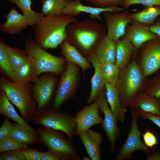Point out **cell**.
I'll use <instances>...</instances> for the list:
<instances>
[{"label":"cell","mask_w":160,"mask_h":160,"mask_svg":"<svg viewBox=\"0 0 160 160\" xmlns=\"http://www.w3.org/2000/svg\"><path fill=\"white\" fill-rule=\"evenodd\" d=\"M6 21L0 25V31L10 34L20 33L25 29L30 23L26 17L12 7L5 16Z\"/></svg>","instance_id":"20"},{"label":"cell","mask_w":160,"mask_h":160,"mask_svg":"<svg viewBox=\"0 0 160 160\" xmlns=\"http://www.w3.org/2000/svg\"><path fill=\"white\" fill-rule=\"evenodd\" d=\"M15 82L22 85L34 83L38 76L32 63L29 60L14 70Z\"/></svg>","instance_id":"26"},{"label":"cell","mask_w":160,"mask_h":160,"mask_svg":"<svg viewBox=\"0 0 160 160\" xmlns=\"http://www.w3.org/2000/svg\"><path fill=\"white\" fill-rule=\"evenodd\" d=\"M96 100L100 110L104 114L102 126L109 141L111 153H114L116 152V143L120 136L121 132L117 125V121L108 106L105 96V86Z\"/></svg>","instance_id":"12"},{"label":"cell","mask_w":160,"mask_h":160,"mask_svg":"<svg viewBox=\"0 0 160 160\" xmlns=\"http://www.w3.org/2000/svg\"><path fill=\"white\" fill-rule=\"evenodd\" d=\"M149 80H147L143 92L158 99L160 98V73Z\"/></svg>","instance_id":"34"},{"label":"cell","mask_w":160,"mask_h":160,"mask_svg":"<svg viewBox=\"0 0 160 160\" xmlns=\"http://www.w3.org/2000/svg\"><path fill=\"white\" fill-rule=\"evenodd\" d=\"M0 160H25L21 150L4 151L0 153Z\"/></svg>","instance_id":"36"},{"label":"cell","mask_w":160,"mask_h":160,"mask_svg":"<svg viewBox=\"0 0 160 160\" xmlns=\"http://www.w3.org/2000/svg\"><path fill=\"white\" fill-rule=\"evenodd\" d=\"M135 56L127 65L121 69L115 85L121 101L125 107L132 106L136 95L143 92L147 80Z\"/></svg>","instance_id":"3"},{"label":"cell","mask_w":160,"mask_h":160,"mask_svg":"<svg viewBox=\"0 0 160 160\" xmlns=\"http://www.w3.org/2000/svg\"><path fill=\"white\" fill-rule=\"evenodd\" d=\"M126 10L123 7L112 6L106 8L94 7L83 4L81 0H70L63 10L62 14L73 17L78 16L81 12L89 14L93 19L101 20L100 14L105 12L122 11Z\"/></svg>","instance_id":"15"},{"label":"cell","mask_w":160,"mask_h":160,"mask_svg":"<svg viewBox=\"0 0 160 160\" xmlns=\"http://www.w3.org/2000/svg\"><path fill=\"white\" fill-rule=\"evenodd\" d=\"M105 87L106 100L117 122H123L127 110L121 101L115 85L105 83Z\"/></svg>","instance_id":"23"},{"label":"cell","mask_w":160,"mask_h":160,"mask_svg":"<svg viewBox=\"0 0 160 160\" xmlns=\"http://www.w3.org/2000/svg\"><path fill=\"white\" fill-rule=\"evenodd\" d=\"M146 160H160V151H154L151 154H146Z\"/></svg>","instance_id":"45"},{"label":"cell","mask_w":160,"mask_h":160,"mask_svg":"<svg viewBox=\"0 0 160 160\" xmlns=\"http://www.w3.org/2000/svg\"><path fill=\"white\" fill-rule=\"evenodd\" d=\"M24 47L38 76L46 72L52 73L57 76L61 74L64 64L67 62L64 57L54 56L48 52L37 45L33 39H27Z\"/></svg>","instance_id":"6"},{"label":"cell","mask_w":160,"mask_h":160,"mask_svg":"<svg viewBox=\"0 0 160 160\" xmlns=\"http://www.w3.org/2000/svg\"><path fill=\"white\" fill-rule=\"evenodd\" d=\"M42 160H60L57 156L49 150L47 151L40 152Z\"/></svg>","instance_id":"43"},{"label":"cell","mask_w":160,"mask_h":160,"mask_svg":"<svg viewBox=\"0 0 160 160\" xmlns=\"http://www.w3.org/2000/svg\"><path fill=\"white\" fill-rule=\"evenodd\" d=\"M10 102L5 92L0 89V114L19 124L25 129L37 137L36 129L29 125L18 114Z\"/></svg>","instance_id":"21"},{"label":"cell","mask_w":160,"mask_h":160,"mask_svg":"<svg viewBox=\"0 0 160 160\" xmlns=\"http://www.w3.org/2000/svg\"><path fill=\"white\" fill-rule=\"evenodd\" d=\"M86 58L95 70L91 81V92L87 100V105H89L97 100L106 82L102 72L100 63L94 53L88 55Z\"/></svg>","instance_id":"18"},{"label":"cell","mask_w":160,"mask_h":160,"mask_svg":"<svg viewBox=\"0 0 160 160\" xmlns=\"http://www.w3.org/2000/svg\"><path fill=\"white\" fill-rule=\"evenodd\" d=\"M116 64L121 69L132 60L136 50L126 36L121 37L116 41Z\"/></svg>","instance_id":"22"},{"label":"cell","mask_w":160,"mask_h":160,"mask_svg":"<svg viewBox=\"0 0 160 160\" xmlns=\"http://www.w3.org/2000/svg\"><path fill=\"white\" fill-rule=\"evenodd\" d=\"M160 15V6L146 7L142 10L130 13L131 19L142 23L150 25L155 22L156 18Z\"/></svg>","instance_id":"27"},{"label":"cell","mask_w":160,"mask_h":160,"mask_svg":"<svg viewBox=\"0 0 160 160\" xmlns=\"http://www.w3.org/2000/svg\"><path fill=\"white\" fill-rule=\"evenodd\" d=\"M132 121L130 129L128 136L121 148L116 160H124L129 158L132 153L136 151L140 150L146 154L149 153V150L141 139V134L138 127L137 120L138 117L136 115L132 108Z\"/></svg>","instance_id":"11"},{"label":"cell","mask_w":160,"mask_h":160,"mask_svg":"<svg viewBox=\"0 0 160 160\" xmlns=\"http://www.w3.org/2000/svg\"><path fill=\"white\" fill-rule=\"evenodd\" d=\"M141 116L145 119H148L151 121L160 128V116L145 113H143Z\"/></svg>","instance_id":"42"},{"label":"cell","mask_w":160,"mask_h":160,"mask_svg":"<svg viewBox=\"0 0 160 160\" xmlns=\"http://www.w3.org/2000/svg\"><path fill=\"white\" fill-rule=\"evenodd\" d=\"M31 83L22 85L4 77L0 78V88L9 101L18 108L20 116L28 123L37 111V103L33 95Z\"/></svg>","instance_id":"4"},{"label":"cell","mask_w":160,"mask_h":160,"mask_svg":"<svg viewBox=\"0 0 160 160\" xmlns=\"http://www.w3.org/2000/svg\"><path fill=\"white\" fill-rule=\"evenodd\" d=\"M77 21L74 17L63 14L44 16L33 27V40L45 50L56 49L66 40L67 26Z\"/></svg>","instance_id":"2"},{"label":"cell","mask_w":160,"mask_h":160,"mask_svg":"<svg viewBox=\"0 0 160 160\" xmlns=\"http://www.w3.org/2000/svg\"><path fill=\"white\" fill-rule=\"evenodd\" d=\"M21 150L25 160H42L40 152L35 149L27 147Z\"/></svg>","instance_id":"41"},{"label":"cell","mask_w":160,"mask_h":160,"mask_svg":"<svg viewBox=\"0 0 160 160\" xmlns=\"http://www.w3.org/2000/svg\"><path fill=\"white\" fill-rule=\"evenodd\" d=\"M100 64L102 72L106 83L115 85L119 77L120 69L116 63Z\"/></svg>","instance_id":"33"},{"label":"cell","mask_w":160,"mask_h":160,"mask_svg":"<svg viewBox=\"0 0 160 160\" xmlns=\"http://www.w3.org/2000/svg\"><path fill=\"white\" fill-rule=\"evenodd\" d=\"M97 7L122 6L124 0H86Z\"/></svg>","instance_id":"38"},{"label":"cell","mask_w":160,"mask_h":160,"mask_svg":"<svg viewBox=\"0 0 160 160\" xmlns=\"http://www.w3.org/2000/svg\"><path fill=\"white\" fill-rule=\"evenodd\" d=\"M12 124L8 118L4 117L3 123L0 128V141L10 136Z\"/></svg>","instance_id":"40"},{"label":"cell","mask_w":160,"mask_h":160,"mask_svg":"<svg viewBox=\"0 0 160 160\" xmlns=\"http://www.w3.org/2000/svg\"><path fill=\"white\" fill-rule=\"evenodd\" d=\"M31 121L34 124L62 131L72 140L75 135L76 127L75 117L65 111L49 107L37 111Z\"/></svg>","instance_id":"7"},{"label":"cell","mask_w":160,"mask_h":160,"mask_svg":"<svg viewBox=\"0 0 160 160\" xmlns=\"http://www.w3.org/2000/svg\"><path fill=\"white\" fill-rule=\"evenodd\" d=\"M106 33L105 25L93 19H86L67 26L66 40L86 57L94 53L96 46Z\"/></svg>","instance_id":"1"},{"label":"cell","mask_w":160,"mask_h":160,"mask_svg":"<svg viewBox=\"0 0 160 160\" xmlns=\"http://www.w3.org/2000/svg\"><path fill=\"white\" fill-rule=\"evenodd\" d=\"M99 110V105L96 100L76 113L75 117L76 127L75 135L79 136L91 127L103 123L104 119L100 115Z\"/></svg>","instance_id":"14"},{"label":"cell","mask_w":160,"mask_h":160,"mask_svg":"<svg viewBox=\"0 0 160 160\" xmlns=\"http://www.w3.org/2000/svg\"><path fill=\"white\" fill-rule=\"evenodd\" d=\"M91 158H90V157L87 156H84L83 158V160H90L91 159H90Z\"/></svg>","instance_id":"46"},{"label":"cell","mask_w":160,"mask_h":160,"mask_svg":"<svg viewBox=\"0 0 160 160\" xmlns=\"http://www.w3.org/2000/svg\"><path fill=\"white\" fill-rule=\"evenodd\" d=\"M135 60L145 77L160 69V36L144 43L136 51Z\"/></svg>","instance_id":"9"},{"label":"cell","mask_w":160,"mask_h":160,"mask_svg":"<svg viewBox=\"0 0 160 160\" xmlns=\"http://www.w3.org/2000/svg\"><path fill=\"white\" fill-rule=\"evenodd\" d=\"M142 135L145 145L151 149L156 145L158 140L156 136L151 130L145 131Z\"/></svg>","instance_id":"39"},{"label":"cell","mask_w":160,"mask_h":160,"mask_svg":"<svg viewBox=\"0 0 160 160\" xmlns=\"http://www.w3.org/2000/svg\"><path fill=\"white\" fill-rule=\"evenodd\" d=\"M78 136L91 159L101 160L100 145L103 140L102 133L89 129Z\"/></svg>","instance_id":"19"},{"label":"cell","mask_w":160,"mask_h":160,"mask_svg":"<svg viewBox=\"0 0 160 160\" xmlns=\"http://www.w3.org/2000/svg\"><path fill=\"white\" fill-rule=\"evenodd\" d=\"M131 108L138 117L145 113L160 116V105L158 99L143 92L136 95Z\"/></svg>","instance_id":"17"},{"label":"cell","mask_w":160,"mask_h":160,"mask_svg":"<svg viewBox=\"0 0 160 160\" xmlns=\"http://www.w3.org/2000/svg\"><path fill=\"white\" fill-rule=\"evenodd\" d=\"M137 50L144 43L159 36L152 32L149 26L132 20L126 26L125 35Z\"/></svg>","instance_id":"16"},{"label":"cell","mask_w":160,"mask_h":160,"mask_svg":"<svg viewBox=\"0 0 160 160\" xmlns=\"http://www.w3.org/2000/svg\"><path fill=\"white\" fill-rule=\"evenodd\" d=\"M70 0H41L42 13L44 16L62 14Z\"/></svg>","instance_id":"32"},{"label":"cell","mask_w":160,"mask_h":160,"mask_svg":"<svg viewBox=\"0 0 160 160\" xmlns=\"http://www.w3.org/2000/svg\"><path fill=\"white\" fill-rule=\"evenodd\" d=\"M7 44L1 38L0 40V69L1 73L6 79L14 82V73L8 58Z\"/></svg>","instance_id":"29"},{"label":"cell","mask_w":160,"mask_h":160,"mask_svg":"<svg viewBox=\"0 0 160 160\" xmlns=\"http://www.w3.org/2000/svg\"><path fill=\"white\" fill-rule=\"evenodd\" d=\"M130 15V13L126 10L103 13L107 36L116 41L124 36L126 26L132 20Z\"/></svg>","instance_id":"13"},{"label":"cell","mask_w":160,"mask_h":160,"mask_svg":"<svg viewBox=\"0 0 160 160\" xmlns=\"http://www.w3.org/2000/svg\"><path fill=\"white\" fill-rule=\"evenodd\" d=\"M158 100L159 102V103L160 105V98L158 99Z\"/></svg>","instance_id":"47"},{"label":"cell","mask_w":160,"mask_h":160,"mask_svg":"<svg viewBox=\"0 0 160 160\" xmlns=\"http://www.w3.org/2000/svg\"><path fill=\"white\" fill-rule=\"evenodd\" d=\"M10 136L27 146L35 144L39 141L37 137L16 122L12 124Z\"/></svg>","instance_id":"30"},{"label":"cell","mask_w":160,"mask_h":160,"mask_svg":"<svg viewBox=\"0 0 160 160\" xmlns=\"http://www.w3.org/2000/svg\"><path fill=\"white\" fill-rule=\"evenodd\" d=\"M116 41L106 35L98 44L94 54L100 63H116Z\"/></svg>","instance_id":"24"},{"label":"cell","mask_w":160,"mask_h":160,"mask_svg":"<svg viewBox=\"0 0 160 160\" xmlns=\"http://www.w3.org/2000/svg\"><path fill=\"white\" fill-rule=\"evenodd\" d=\"M7 50L11 67L13 71L29 60L28 55L25 49L12 47L7 45Z\"/></svg>","instance_id":"31"},{"label":"cell","mask_w":160,"mask_h":160,"mask_svg":"<svg viewBox=\"0 0 160 160\" xmlns=\"http://www.w3.org/2000/svg\"><path fill=\"white\" fill-rule=\"evenodd\" d=\"M59 83L51 108L59 109L61 106L74 96L79 79V66L66 62L60 74Z\"/></svg>","instance_id":"8"},{"label":"cell","mask_w":160,"mask_h":160,"mask_svg":"<svg viewBox=\"0 0 160 160\" xmlns=\"http://www.w3.org/2000/svg\"><path fill=\"white\" fill-rule=\"evenodd\" d=\"M60 46L61 50L60 54L65 57L67 62L77 64L81 68L84 73L86 71L91 68L92 65L87 58L66 40L63 41Z\"/></svg>","instance_id":"25"},{"label":"cell","mask_w":160,"mask_h":160,"mask_svg":"<svg viewBox=\"0 0 160 160\" xmlns=\"http://www.w3.org/2000/svg\"><path fill=\"white\" fill-rule=\"evenodd\" d=\"M16 4L23 12V15L29 22L30 26L33 27L34 25L44 15L42 13L36 12L31 8V0H7Z\"/></svg>","instance_id":"28"},{"label":"cell","mask_w":160,"mask_h":160,"mask_svg":"<svg viewBox=\"0 0 160 160\" xmlns=\"http://www.w3.org/2000/svg\"><path fill=\"white\" fill-rule=\"evenodd\" d=\"M39 142L44 144L60 160H79L72 140L62 131L44 127L35 129Z\"/></svg>","instance_id":"5"},{"label":"cell","mask_w":160,"mask_h":160,"mask_svg":"<svg viewBox=\"0 0 160 160\" xmlns=\"http://www.w3.org/2000/svg\"><path fill=\"white\" fill-rule=\"evenodd\" d=\"M134 4H141L146 7L159 6L160 0H124L122 7L126 9Z\"/></svg>","instance_id":"37"},{"label":"cell","mask_w":160,"mask_h":160,"mask_svg":"<svg viewBox=\"0 0 160 160\" xmlns=\"http://www.w3.org/2000/svg\"><path fill=\"white\" fill-rule=\"evenodd\" d=\"M27 147L22 143L9 136L0 141V153L15 149H22Z\"/></svg>","instance_id":"35"},{"label":"cell","mask_w":160,"mask_h":160,"mask_svg":"<svg viewBox=\"0 0 160 160\" xmlns=\"http://www.w3.org/2000/svg\"><path fill=\"white\" fill-rule=\"evenodd\" d=\"M56 76L52 73H45L33 83V95L37 103V111L49 107L55 89Z\"/></svg>","instance_id":"10"},{"label":"cell","mask_w":160,"mask_h":160,"mask_svg":"<svg viewBox=\"0 0 160 160\" xmlns=\"http://www.w3.org/2000/svg\"><path fill=\"white\" fill-rule=\"evenodd\" d=\"M150 31L153 33L160 36V20H158L149 26Z\"/></svg>","instance_id":"44"}]
</instances>
